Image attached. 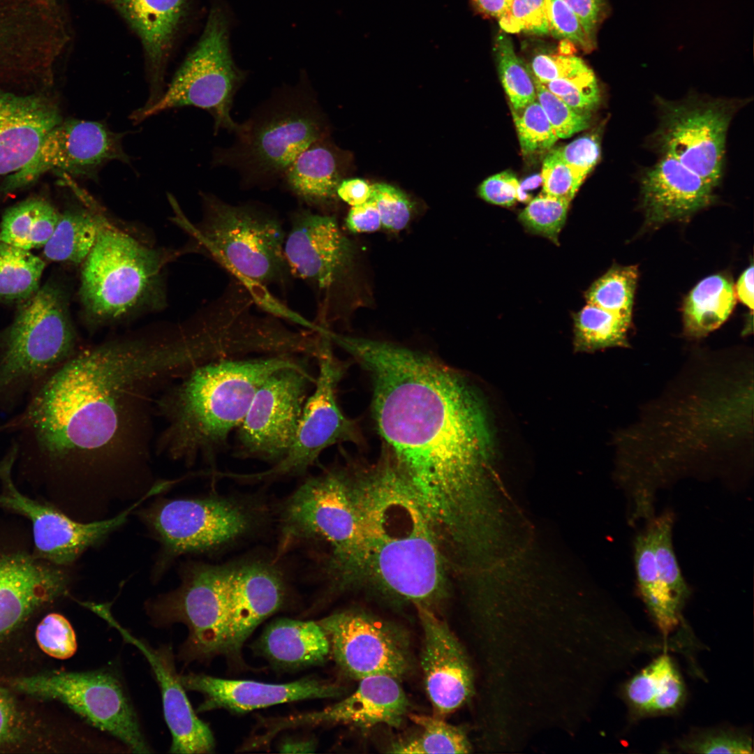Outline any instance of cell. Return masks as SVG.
I'll return each instance as SVG.
<instances>
[{"label": "cell", "mask_w": 754, "mask_h": 754, "mask_svg": "<svg viewBox=\"0 0 754 754\" xmlns=\"http://www.w3.org/2000/svg\"><path fill=\"white\" fill-rule=\"evenodd\" d=\"M350 480L363 534V574L386 592L427 607L441 598L444 572L424 511L387 454Z\"/></svg>", "instance_id": "3957f363"}, {"label": "cell", "mask_w": 754, "mask_h": 754, "mask_svg": "<svg viewBox=\"0 0 754 754\" xmlns=\"http://www.w3.org/2000/svg\"><path fill=\"white\" fill-rule=\"evenodd\" d=\"M331 341L323 339L318 353V373L314 390L304 405L293 441L286 454L274 466L255 474H231L233 478L261 480L302 473L327 448L341 442L359 441L354 422L341 411L337 387L343 366L332 353Z\"/></svg>", "instance_id": "9a60e30c"}, {"label": "cell", "mask_w": 754, "mask_h": 754, "mask_svg": "<svg viewBox=\"0 0 754 754\" xmlns=\"http://www.w3.org/2000/svg\"><path fill=\"white\" fill-rule=\"evenodd\" d=\"M35 637L39 648L57 659L71 658L77 650L75 632L62 615L50 613L38 624Z\"/></svg>", "instance_id": "7dc6e473"}, {"label": "cell", "mask_w": 754, "mask_h": 754, "mask_svg": "<svg viewBox=\"0 0 754 754\" xmlns=\"http://www.w3.org/2000/svg\"><path fill=\"white\" fill-rule=\"evenodd\" d=\"M498 20L506 33H549L545 0H512L508 10Z\"/></svg>", "instance_id": "f907efd6"}, {"label": "cell", "mask_w": 754, "mask_h": 754, "mask_svg": "<svg viewBox=\"0 0 754 754\" xmlns=\"http://www.w3.org/2000/svg\"><path fill=\"white\" fill-rule=\"evenodd\" d=\"M589 69L582 59L572 54H541L535 56L531 62L532 76L541 83L577 75Z\"/></svg>", "instance_id": "db71d44e"}, {"label": "cell", "mask_w": 754, "mask_h": 754, "mask_svg": "<svg viewBox=\"0 0 754 754\" xmlns=\"http://www.w3.org/2000/svg\"><path fill=\"white\" fill-rule=\"evenodd\" d=\"M2 431H4V426H3V424H0V433H1V432H2Z\"/></svg>", "instance_id": "03108f58"}, {"label": "cell", "mask_w": 754, "mask_h": 754, "mask_svg": "<svg viewBox=\"0 0 754 754\" xmlns=\"http://www.w3.org/2000/svg\"><path fill=\"white\" fill-rule=\"evenodd\" d=\"M540 184H542L540 174L533 175L519 183L518 201H526L528 195L525 193V191L534 189Z\"/></svg>", "instance_id": "e7e4bbea"}, {"label": "cell", "mask_w": 754, "mask_h": 754, "mask_svg": "<svg viewBox=\"0 0 754 754\" xmlns=\"http://www.w3.org/2000/svg\"><path fill=\"white\" fill-rule=\"evenodd\" d=\"M568 202L542 194L531 200L519 214V220L531 232L557 243L566 222Z\"/></svg>", "instance_id": "ee69618b"}, {"label": "cell", "mask_w": 754, "mask_h": 754, "mask_svg": "<svg viewBox=\"0 0 754 754\" xmlns=\"http://www.w3.org/2000/svg\"><path fill=\"white\" fill-rule=\"evenodd\" d=\"M283 596L280 575L267 565L251 563L232 568L226 654L240 653L258 625L280 607Z\"/></svg>", "instance_id": "f1b7e54d"}, {"label": "cell", "mask_w": 754, "mask_h": 754, "mask_svg": "<svg viewBox=\"0 0 754 754\" xmlns=\"http://www.w3.org/2000/svg\"><path fill=\"white\" fill-rule=\"evenodd\" d=\"M65 291L48 283L0 335V409L10 411L80 349Z\"/></svg>", "instance_id": "ba28073f"}, {"label": "cell", "mask_w": 754, "mask_h": 754, "mask_svg": "<svg viewBox=\"0 0 754 754\" xmlns=\"http://www.w3.org/2000/svg\"><path fill=\"white\" fill-rule=\"evenodd\" d=\"M231 567L195 566L185 570L181 585L149 604L156 626L183 623L188 635L178 657L184 661L226 653L230 616Z\"/></svg>", "instance_id": "7c38bea8"}, {"label": "cell", "mask_w": 754, "mask_h": 754, "mask_svg": "<svg viewBox=\"0 0 754 754\" xmlns=\"http://www.w3.org/2000/svg\"><path fill=\"white\" fill-rule=\"evenodd\" d=\"M680 747L693 753H753V742L748 736L727 730L699 733L683 741Z\"/></svg>", "instance_id": "816d5d0a"}, {"label": "cell", "mask_w": 754, "mask_h": 754, "mask_svg": "<svg viewBox=\"0 0 754 754\" xmlns=\"http://www.w3.org/2000/svg\"><path fill=\"white\" fill-rule=\"evenodd\" d=\"M62 120L56 101L49 95L0 89V177L27 165L47 133Z\"/></svg>", "instance_id": "4316f807"}, {"label": "cell", "mask_w": 754, "mask_h": 754, "mask_svg": "<svg viewBox=\"0 0 754 754\" xmlns=\"http://www.w3.org/2000/svg\"><path fill=\"white\" fill-rule=\"evenodd\" d=\"M735 304L732 282L727 277L712 275L699 282L683 304L684 332L691 338H701L719 327Z\"/></svg>", "instance_id": "d590c367"}, {"label": "cell", "mask_w": 754, "mask_h": 754, "mask_svg": "<svg viewBox=\"0 0 754 754\" xmlns=\"http://www.w3.org/2000/svg\"><path fill=\"white\" fill-rule=\"evenodd\" d=\"M282 521L286 536L327 547L329 572L340 584L363 572L361 520L347 473L332 470L307 479L286 503Z\"/></svg>", "instance_id": "9c48e42d"}, {"label": "cell", "mask_w": 754, "mask_h": 754, "mask_svg": "<svg viewBox=\"0 0 754 754\" xmlns=\"http://www.w3.org/2000/svg\"><path fill=\"white\" fill-rule=\"evenodd\" d=\"M258 649L274 663L296 668L324 663L330 653V644L318 621L283 618L265 628Z\"/></svg>", "instance_id": "f546056e"}, {"label": "cell", "mask_w": 754, "mask_h": 754, "mask_svg": "<svg viewBox=\"0 0 754 754\" xmlns=\"http://www.w3.org/2000/svg\"><path fill=\"white\" fill-rule=\"evenodd\" d=\"M532 76V75H531ZM533 77L536 99L559 138H568L589 126L591 114L579 112Z\"/></svg>", "instance_id": "f6af8a7d"}, {"label": "cell", "mask_w": 754, "mask_h": 754, "mask_svg": "<svg viewBox=\"0 0 754 754\" xmlns=\"http://www.w3.org/2000/svg\"><path fill=\"white\" fill-rule=\"evenodd\" d=\"M410 719L421 728L419 735L394 744V753H468L470 745L464 732L438 716L411 714Z\"/></svg>", "instance_id": "ab89813d"}, {"label": "cell", "mask_w": 754, "mask_h": 754, "mask_svg": "<svg viewBox=\"0 0 754 754\" xmlns=\"http://www.w3.org/2000/svg\"><path fill=\"white\" fill-rule=\"evenodd\" d=\"M657 102L659 124L653 145L661 155L676 158L716 188L722 178L727 133L737 103L697 95Z\"/></svg>", "instance_id": "4fadbf2b"}, {"label": "cell", "mask_w": 754, "mask_h": 754, "mask_svg": "<svg viewBox=\"0 0 754 754\" xmlns=\"http://www.w3.org/2000/svg\"><path fill=\"white\" fill-rule=\"evenodd\" d=\"M641 200L649 223L686 218L709 205L712 186L676 158L662 155L641 178Z\"/></svg>", "instance_id": "83f0119b"}, {"label": "cell", "mask_w": 754, "mask_h": 754, "mask_svg": "<svg viewBox=\"0 0 754 754\" xmlns=\"http://www.w3.org/2000/svg\"><path fill=\"white\" fill-rule=\"evenodd\" d=\"M625 693L631 709L642 716L672 712L685 697L681 675L666 655L660 656L633 677Z\"/></svg>", "instance_id": "836d02e7"}, {"label": "cell", "mask_w": 754, "mask_h": 754, "mask_svg": "<svg viewBox=\"0 0 754 754\" xmlns=\"http://www.w3.org/2000/svg\"><path fill=\"white\" fill-rule=\"evenodd\" d=\"M315 378L306 366L272 374L260 385L236 429V454L277 462L295 438Z\"/></svg>", "instance_id": "2e32d148"}, {"label": "cell", "mask_w": 754, "mask_h": 754, "mask_svg": "<svg viewBox=\"0 0 754 754\" xmlns=\"http://www.w3.org/2000/svg\"><path fill=\"white\" fill-rule=\"evenodd\" d=\"M179 679L185 690L204 695L198 712L224 709L242 713L286 702L337 697L343 693L341 687L314 678L276 684L189 673L179 674Z\"/></svg>", "instance_id": "603a6c76"}, {"label": "cell", "mask_w": 754, "mask_h": 754, "mask_svg": "<svg viewBox=\"0 0 754 754\" xmlns=\"http://www.w3.org/2000/svg\"><path fill=\"white\" fill-rule=\"evenodd\" d=\"M2 683L17 694L66 704L133 753L150 752L122 683L110 671H46L12 677Z\"/></svg>", "instance_id": "8fae6325"}, {"label": "cell", "mask_w": 754, "mask_h": 754, "mask_svg": "<svg viewBox=\"0 0 754 754\" xmlns=\"http://www.w3.org/2000/svg\"><path fill=\"white\" fill-rule=\"evenodd\" d=\"M345 226L353 233L378 230L382 223L376 202L369 198L362 204L353 206L345 219Z\"/></svg>", "instance_id": "6f0895ef"}, {"label": "cell", "mask_w": 754, "mask_h": 754, "mask_svg": "<svg viewBox=\"0 0 754 754\" xmlns=\"http://www.w3.org/2000/svg\"><path fill=\"white\" fill-rule=\"evenodd\" d=\"M562 1L576 15L586 36L594 43L598 25L602 20L605 10V0Z\"/></svg>", "instance_id": "680465c9"}, {"label": "cell", "mask_w": 754, "mask_h": 754, "mask_svg": "<svg viewBox=\"0 0 754 754\" xmlns=\"http://www.w3.org/2000/svg\"><path fill=\"white\" fill-rule=\"evenodd\" d=\"M233 134L229 147L214 151L213 165L234 170L246 188L267 189L305 148L326 137V127L313 87L302 77L274 89Z\"/></svg>", "instance_id": "5b68a950"}, {"label": "cell", "mask_w": 754, "mask_h": 754, "mask_svg": "<svg viewBox=\"0 0 754 754\" xmlns=\"http://www.w3.org/2000/svg\"><path fill=\"white\" fill-rule=\"evenodd\" d=\"M316 748V743L313 739L290 740L284 742L280 747L281 753H311Z\"/></svg>", "instance_id": "be15d7a7"}, {"label": "cell", "mask_w": 754, "mask_h": 754, "mask_svg": "<svg viewBox=\"0 0 754 754\" xmlns=\"http://www.w3.org/2000/svg\"><path fill=\"white\" fill-rule=\"evenodd\" d=\"M631 320L588 304L574 316V348L594 352L610 347H628Z\"/></svg>", "instance_id": "74e56055"}, {"label": "cell", "mask_w": 754, "mask_h": 754, "mask_svg": "<svg viewBox=\"0 0 754 754\" xmlns=\"http://www.w3.org/2000/svg\"><path fill=\"white\" fill-rule=\"evenodd\" d=\"M203 360L186 328L172 336L108 341L80 348L4 423L17 455L77 471L92 484L147 466L153 396Z\"/></svg>", "instance_id": "6da1fadb"}, {"label": "cell", "mask_w": 754, "mask_h": 754, "mask_svg": "<svg viewBox=\"0 0 754 754\" xmlns=\"http://www.w3.org/2000/svg\"><path fill=\"white\" fill-rule=\"evenodd\" d=\"M95 613L116 628L122 637L145 656L161 689L163 714L172 735L170 753H209L215 742L209 726L194 711L177 674L172 649H154L123 628L113 617L110 604H101Z\"/></svg>", "instance_id": "7402d4cb"}, {"label": "cell", "mask_w": 754, "mask_h": 754, "mask_svg": "<svg viewBox=\"0 0 754 754\" xmlns=\"http://www.w3.org/2000/svg\"><path fill=\"white\" fill-rule=\"evenodd\" d=\"M674 514L665 511L646 522L652 537L658 584L672 629L678 624L681 609L690 593L674 553Z\"/></svg>", "instance_id": "e575fe53"}, {"label": "cell", "mask_w": 754, "mask_h": 754, "mask_svg": "<svg viewBox=\"0 0 754 754\" xmlns=\"http://www.w3.org/2000/svg\"><path fill=\"white\" fill-rule=\"evenodd\" d=\"M519 182L510 172L504 171L484 180L478 188V194L484 200L494 205L510 207L518 201Z\"/></svg>", "instance_id": "9f6ffc18"}, {"label": "cell", "mask_w": 754, "mask_h": 754, "mask_svg": "<svg viewBox=\"0 0 754 754\" xmlns=\"http://www.w3.org/2000/svg\"><path fill=\"white\" fill-rule=\"evenodd\" d=\"M123 137L101 122L62 120L47 133L31 160L6 177L1 190L6 193L27 187L51 171L96 179L108 163L130 162Z\"/></svg>", "instance_id": "ac0fdd59"}, {"label": "cell", "mask_w": 754, "mask_h": 754, "mask_svg": "<svg viewBox=\"0 0 754 754\" xmlns=\"http://www.w3.org/2000/svg\"><path fill=\"white\" fill-rule=\"evenodd\" d=\"M284 253L293 277L302 280L316 295V324L320 326L332 293L348 271L352 244L334 216L301 207L290 215Z\"/></svg>", "instance_id": "d6986e66"}, {"label": "cell", "mask_w": 754, "mask_h": 754, "mask_svg": "<svg viewBox=\"0 0 754 754\" xmlns=\"http://www.w3.org/2000/svg\"><path fill=\"white\" fill-rule=\"evenodd\" d=\"M494 52L499 77L511 108L517 110L535 101L533 77L517 57L513 43L506 34L497 36Z\"/></svg>", "instance_id": "b9f144b4"}, {"label": "cell", "mask_w": 754, "mask_h": 754, "mask_svg": "<svg viewBox=\"0 0 754 754\" xmlns=\"http://www.w3.org/2000/svg\"><path fill=\"white\" fill-rule=\"evenodd\" d=\"M45 262L29 250L0 242V302H24L39 289Z\"/></svg>", "instance_id": "f35d334b"}, {"label": "cell", "mask_w": 754, "mask_h": 754, "mask_svg": "<svg viewBox=\"0 0 754 754\" xmlns=\"http://www.w3.org/2000/svg\"><path fill=\"white\" fill-rule=\"evenodd\" d=\"M17 459V448L12 444L0 461V508L21 514L31 522L35 556L55 566L75 561L88 547L102 542L124 524L131 512L152 496L147 491L131 506L114 517L82 523L68 517L56 508L32 500L15 487L12 471Z\"/></svg>", "instance_id": "e0dca14e"}, {"label": "cell", "mask_w": 754, "mask_h": 754, "mask_svg": "<svg viewBox=\"0 0 754 754\" xmlns=\"http://www.w3.org/2000/svg\"><path fill=\"white\" fill-rule=\"evenodd\" d=\"M337 194L350 206H356L369 199L371 185L360 178L344 179L339 184Z\"/></svg>", "instance_id": "91938a15"}, {"label": "cell", "mask_w": 754, "mask_h": 754, "mask_svg": "<svg viewBox=\"0 0 754 754\" xmlns=\"http://www.w3.org/2000/svg\"><path fill=\"white\" fill-rule=\"evenodd\" d=\"M115 10L140 40L149 84L141 108L154 104L165 90L166 67L191 0H98Z\"/></svg>", "instance_id": "cb8c5ba5"}, {"label": "cell", "mask_w": 754, "mask_h": 754, "mask_svg": "<svg viewBox=\"0 0 754 754\" xmlns=\"http://www.w3.org/2000/svg\"><path fill=\"white\" fill-rule=\"evenodd\" d=\"M299 357L223 359L177 378L156 401L165 422L158 452L191 464L199 455L211 456L226 447L260 385L276 371L306 366Z\"/></svg>", "instance_id": "277c9868"}, {"label": "cell", "mask_w": 754, "mask_h": 754, "mask_svg": "<svg viewBox=\"0 0 754 754\" xmlns=\"http://www.w3.org/2000/svg\"><path fill=\"white\" fill-rule=\"evenodd\" d=\"M65 181L83 202L60 214L56 228L43 246L45 258L51 261L82 264L98 237L104 216L95 200L72 180Z\"/></svg>", "instance_id": "1f68e13d"}, {"label": "cell", "mask_w": 754, "mask_h": 754, "mask_svg": "<svg viewBox=\"0 0 754 754\" xmlns=\"http://www.w3.org/2000/svg\"><path fill=\"white\" fill-rule=\"evenodd\" d=\"M556 151L561 158L585 179L600 158V140L596 135H585L557 148Z\"/></svg>", "instance_id": "11a10c76"}, {"label": "cell", "mask_w": 754, "mask_h": 754, "mask_svg": "<svg viewBox=\"0 0 754 754\" xmlns=\"http://www.w3.org/2000/svg\"><path fill=\"white\" fill-rule=\"evenodd\" d=\"M319 139L305 148L284 172L281 182L306 207L320 209L337 196L341 175L337 154Z\"/></svg>", "instance_id": "4dcf8cb0"}, {"label": "cell", "mask_w": 754, "mask_h": 754, "mask_svg": "<svg viewBox=\"0 0 754 754\" xmlns=\"http://www.w3.org/2000/svg\"><path fill=\"white\" fill-rule=\"evenodd\" d=\"M423 630L421 666L437 716L448 714L471 695L473 674L464 650L448 626L429 608L417 606Z\"/></svg>", "instance_id": "d4e9b609"}, {"label": "cell", "mask_w": 754, "mask_h": 754, "mask_svg": "<svg viewBox=\"0 0 754 754\" xmlns=\"http://www.w3.org/2000/svg\"><path fill=\"white\" fill-rule=\"evenodd\" d=\"M541 194L570 203L584 181L559 156L556 149L545 158L541 172Z\"/></svg>", "instance_id": "c3c4849f"}, {"label": "cell", "mask_w": 754, "mask_h": 754, "mask_svg": "<svg viewBox=\"0 0 754 754\" xmlns=\"http://www.w3.org/2000/svg\"><path fill=\"white\" fill-rule=\"evenodd\" d=\"M549 33L591 50L595 44L586 36L579 19L562 0H545Z\"/></svg>", "instance_id": "f5cc1de1"}, {"label": "cell", "mask_w": 754, "mask_h": 754, "mask_svg": "<svg viewBox=\"0 0 754 754\" xmlns=\"http://www.w3.org/2000/svg\"><path fill=\"white\" fill-rule=\"evenodd\" d=\"M512 114L522 152L541 153L550 149L559 138L537 99Z\"/></svg>", "instance_id": "7bdbcfd3"}, {"label": "cell", "mask_w": 754, "mask_h": 754, "mask_svg": "<svg viewBox=\"0 0 754 754\" xmlns=\"http://www.w3.org/2000/svg\"><path fill=\"white\" fill-rule=\"evenodd\" d=\"M161 251L104 217L96 243L82 264L79 297L89 325L116 323L163 302Z\"/></svg>", "instance_id": "52a82bcc"}, {"label": "cell", "mask_w": 754, "mask_h": 754, "mask_svg": "<svg viewBox=\"0 0 754 754\" xmlns=\"http://www.w3.org/2000/svg\"><path fill=\"white\" fill-rule=\"evenodd\" d=\"M230 20L223 6H213L198 41L187 54L159 99L135 110L131 118L140 122L172 108L192 106L208 112L215 133H233L239 123L231 116L237 91L246 73L235 63L230 45Z\"/></svg>", "instance_id": "30bf717a"}, {"label": "cell", "mask_w": 754, "mask_h": 754, "mask_svg": "<svg viewBox=\"0 0 754 754\" xmlns=\"http://www.w3.org/2000/svg\"><path fill=\"white\" fill-rule=\"evenodd\" d=\"M753 269L751 265L741 274L737 283L739 299L751 310L753 309Z\"/></svg>", "instance_id": "94428289"}, {"label": "cell", "mask_w": 754, "mask_h": 754, "mask_svg": "<svg viewBox=\"0 0 754 754\" xmlns=\"http://www.w3.org/2000/svg\"><path fill=\"white\" fill-rule=\"evenodd\" d=\"M337 665L357 679L387 675L396 679L409 669L408 644L401 632L367 614L346 611L318 621Z\"/></svg>", "instance_id": "44dd1931"}, {"label": "cell", "mask_w": 754, "mask_h": 754, "mask_svg": "<svg viewBox=\"0 0 754 754\" xmlns=\"http://www.w3.org/2000/svg\"><path fill=\"white\" fill-rule=\"evenodd\" d=\"M335 343L369 373L387 453L438 539L453 540L466 491L496 447L482 399L461 375L427 355L339 334Z\"/></svg>", "instance_id": "7a4b0ae2"}, {"label": "cell", "mask_w": 754, "mask_h": 754, "mask_svg": "<svg viewBox=\"0 0 754 754\" xmlns=\"http://www.w3.org/2000/svg\"><path fill=\"white\" fill-rule=\"evenodd\" d=\"M60 213L47 200L31 198L8 209L0 222V242L25 249L44 246Z\"/></svg>", "instance_id": "8d00e7d4"}, {"label": "cell", "mask_w": 754, "mask_h": 754, "mask_svg": "<svg viewBox=\"0 0 754 754\" xmlns=\"http://www.w3.org/2000/svg\"><path fill=\"white\" fill-rule=\"evenodd\" d=\"M48 721L27 707L17 693L0 682V753L51 752L57 748Z\"/></svg>", "instance_id": "d6a6232c"}, {"label": "cell", "mask_w": 754, "mask_h": 754, "mask_svg": "<svg viewBox=\"0 0 754 754\" xmlns=\"http://www.w3.org/2000/svg\"><path fill=\"white\" fill-rule=\"evenodd\" d=\"M67 575L35 556H0V681L18 676L34 617L68 594Z\"/></svg>", "instance_id": "5bb4252c"}, {"label": "cell", "mask_w": 754, "mask_h": 754, "mask_svg": "<svg viewBox=\"0 0 754 754\" xmlns=\"http://www.w3.org/2000/svg\"><path fill=\"white\" fill-rule=\"evenodd\" d=\"M200 197L202 216L195 226L181 215L177 203L172 205L198 249L253 297L272 286L286 289L293 276L284 253L287 230L279 215L257 202L231 204L209 193Z\"/></svg>", "instance_id": "8992f818"}, {"label": "cell", "mask_w": 754, "mask_h": 754, "mask_svg": "<svg viewBox=\"0 0 754 754\" xmlns=\"http://www.w3.org/2000/svg\"><path fill=\"white\" fill-rule=\"evenodd\" d=\"M512 0H471L473 8L480 13L500 18L508 10Z\"/></svg>", "instance_id": "6125c7cd"}, {"label": "cell", "mask_w": 754, "mask_h": 754, "mask_svg": "<svg viewBox=\"0 0 754 754\" xmlns=\"http://www.w3.org/2000/svg\"><path fill=\"white\" fill-rule=\"evenodd\" d=\"M369 198L376 204L383 228L399 231L406 227L412 203L403 191L388 184L375 183L371 185Z\"/></svg>", "instance_id": "681fc988"}, {"label": "cell", "mask_w": 754, "mask_h": 754, "mask_svg": "<svg viewBox=\"0 0 754 754\" xmlns=\"http://www.w3.org/2000/svg\"><path fill=\"white\" fill-rule=\"evenodd\" d=\"M542 84L569 106L583 113L591 114L600 101L598 81L591 68L577 75Z\"/></svg>", "instance_id": "bcb514c9"}, {"label": "cell", "mask_w": 754, "mask_h": 754, "mask_svg": "<svg viewBox=\"0 0 754 754\" xmlns=\"http://www.w3.org/2000/svg\"><path fill=\"white\" fill-rule=\"evenodd\" d=\"M357 688L343 700L323 710L280 718L266 736L288 727L320 724H346L370 727L378 724L400 725L408 702L397 679L373 675L360 679Z\"/></svg>", "instance_id": "484cf974"}, {"label": "cell", "mask_w": 754, "mask_h": 754, "mask_svg": "<svg viewBox=\"0 0 754 754\" xmlns=\"http://www.w3.org/2000/svg\"><path fill=\"white\" fill-rule=\"evenodd\" d=\"M637 278L636 266L612 267L586 292L588 304L631 320Z\"/></svg>", "instance_id": "60d3db41"}, {"label": "cell", "mask_w": 754, "mask_h": 754, "mask_svg": "<svg viewBox=\"0 0 754 754\" xmlns=\"http://www.w3.org/2000/svg\"><path fill=\"white\" fill-rule=\"evenodd\" d=\"M143 518L168 559L223 546L244 534L251 519L241 505L222 498L168 500Z\"/></svg>", "instance_id": "ffe728a7"}]
</instances>
